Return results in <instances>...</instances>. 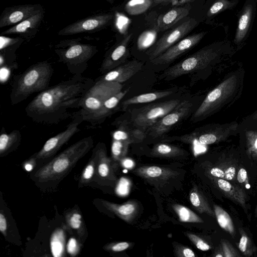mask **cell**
<instances>
[{"mask_svg":"<svg viewBox=\"0 0 257 257\" xmlns=\"http://www.w3.org/2000/svg\"><path fill=\"white\" fill-rule=\"evenodd\" d=\"M94 80L82 75L40 92L27 105L26 113L34 121L44 124H57L70 116L71 109H79L80 104Z\"/></svg>","mask_w":257,"mask_h":257,"instance_id":"1","label":"cell"},{"mask_svg":"<svg viewBox=\"0 0 257 257\" xmlns=\"http://www.w3.org/2000/svg\"><path fill=\"white\" fill-rule=\"evenodd\" d=\"M245 73L242 64L228 72L206 95L192 114L190 121L196 123L202 121L233 105L242 95Z\"/></svg>","mask_w":257,"mask_h":257,"instance_id":"2","label":"cell"},{"mask_svg":"<svg viewBox=\"0 0 257 257\" xmlns=\"http://www.w3.org/2000/svg\"><path fill=\"white\" fill-rule=\"evenodd\" d=\"M232 54V49L228 44L224 42L214 43L168 68L160 75L159 78L171 80L194 73H200L207 77L215 67L221 65Z\"/></svg>","mask_w":257,"mask_h":257,"instance_id":"3","label":"cell"},{"mask_svg":"<svg viewBox=\"0 0 257 257\" xmlns=\"http://www.w3.org/2000/svg\"><path fill=\"white\" fill-rule=\"evenodd\" d=\"M53 73L52 64L43 61L33 64L23 72L15 75L10 93L11 104H17L32 94L48 88Z\"/></svg>","mask_w":257,"mask_h":257,"instance_id":"4","label":"cell"},{"mask_svg":"<svg viewBox=\"0 0 257 257\" xmlns=\"http://www.w3.org/2000/svg\"><path fill=\"white\" fill-rule=\"evenodd\" d=\"M91 136L80 140L38 170L34 177L40 182L56 181L65 176L92 148Z\"/></svg>","mask_w":257,"mask_h":257,"instance_id":"5","label":"cell"},{"mask_svg":"<svg viewBox=\"0 0 257 257\" xmlns=\"http://www.w3.org/2000/svg\"><path fill=\"white\" fill-rule=\"evenodd\" d=\"M97 51L96 46L80 43L76 39L64 40L55 49L59 62L64 64L74 75H82L88 67V61Z\"/></svg>","mask_w":257,"mask_h":257,"instance_id":"6","label":"cell"},{"mask_svg":"<svg viewBox=\"0 0 257 257\" xmlns=\"http://www.w3.org/2000/svg\"><path fill=\"white\" fill-rule=\"evenodd\" d=\"M238 125V122L235 120L224 123H211L197 128L190 133L165 140L179 141L185 143L196 142L203 145L217 144L237 135Z\"/></svg>","mask_w":257,"mask_h":257,"instance_id":"7","label":"cell"},{"mask_svg":"<svg viewBox=\"0 0 257 257\" xmlns=\"http://www.w3.org/2000/svg\"><path fill=\"white\" fill-rule=\"evenodd\" d=\"M122 87L121 83L97 78L82 98L79 110L75 112L86 121L108 98L121 91Z\"/></svg>","mask_w":257,"mask_h":257,"instance_id":"8","label":"cell"},{"mask_svg":"<svg viewBox=\"0 0 257 257\" xmlns=\"http://www.w3.org/2000/svg\"><path fill=\"white\" fill-rule=\"evenodd\" d=\"M182 101L172 99L134 109L131 112V120L136 126L146 132L148 127L173 110Z\"/></svg>","mask_w":257,"mask_h":257,"instance_id":"9","label":"cell"},{"mask_svg":"<svg viewBox=\"0 0 257 257\" xmlns=\"http://www.w3.org/2000/svg\"><path fill=\"white\" fill-rule=\"evenodd\" d=\"M193 103L189 100H183L173 110L162 117L146 130V135L157 138L162 137L171 128L191 114Z\"/></svg>","mask_w":257,"mask_h":257,"instance_id":"10","label":"cell"},{"mask_svg":"<svg viewBox=\"0 0 257 257\" xmlns=\"http://www.w3.org/2000/svg\"><path fill=\"white\" fill-rule=\"evenodd\" d=\"M198 22L190 18L164 34L147 52L149 61L156 58L192 31Z\"/></svg>","mask_w":257,"mask_h":257,"instance_id":"11","label":"cell"},{"mask_svg":"<svg viewBox=\"0 0 257 257\" xmlns=\"http://www.w3.org/2000/svg\"><path fill=\"white\" fill-rule=\"evenodd\" d=\"M72 121L63 131L48 139L42 149L34 155L37 159H45L54 156L77 133L80 131L79 125L83 121L81 117L75 112Z\"/></svg>","mask_w":257,"mask_h":257,"instance_id":"12","label":"cell"},{"mask_svg":"<svg viewBox=\"0 0 257 257\" xmlns=\"http://www.w3.org/2000/svg\"><path fill=\"white\" fill-rule=\"evenodd\" d=\"M240 144L248 158L257 161V110L244 117L237 127Z\"/></svg>","mask_w":257,"mask_h":257,"instance_id":"13","label":"cell"},{"mask_svg":"<svg viewBox=\"0 0 257 257\" xmlns=\"http://www.w3.org/2000/svg\"><path fill=\"white\" fill-rule=\"evenodd\" d=\"M113 18V15L111 14L92 15L67 26L60 30L58 35L68 36L98 32L107 26Z\"/></svg>","mask_w":257,"mask_h":257,"instance_id":"14","label":"cell"},{"mask_svg":"<svg viewBox=\"0 0 257 257\" xmlns=\"http://www.w3.org/2000/svg\"><path fill=\"white\" fill-rule=\"evenodd\" d=\"M206 32L194 34L184 38L160 55L150 61L155 65L168 64L196 46L204 37Z\"/></svg>","mask_w":257,"mask_h":257,"instance_id":"15","label":"cell"},{"mask_svg":"<svg viewBox=\"0 0 257 257\" xmlns=\"http://www.w3.org/2000/svg\"><path fill=\"white\" fill-rule=\"evenodd\" d=\"M44 10L40 4H26L6 8L0 16V28L16 25Z\"/></svg>","mask_w":257,"mask_h":257,"instance_id":"16","label":"cell"},{"mask_svg":"<svg viewBox=\"0 0 257 257\" xmlns=\"http://www.w3.org/2000/svg\"><path fill=\"white\" fill-rule=\"evenodd\" d=\"M133 172L150 184L158 186L168 183L178 175V172L171 169L156 166H141Z\"/></svg>","mask_w":257,"mask_h":257,"instance_id":"17","label":"cell"},{"mask_svg":"<svg viewBox=\"0 0 257 257\" xmlns=\"http://www.w3.org/2000/svg\"><path fill=\"white\" fill-rule=\"evenodd\" d=\"M215 186L227 198L239 205L247 214L248 206L247 196L243 189L239 185L232 184L229 181L208 175Z\"/></svg>","mask_w":257,"mask_h":257,"instance_id":"18","label":"cell"},{"mask_svg":"<svg viewBox=\"0 0 257 257\" xmlns=\"http://www.w3.org/2000/svg\"><path fill=\"white\" fill-rule=\"evenodd\" d=\"M132 37V34L126 35L119 44L106 53L100 68L102 74L124 63L127 55V45Z\"/></svg>","mask_w":257,"mask_h":257,"instance_id":"19","label":"cell"},{"mask_svg":"<svg viewBox=\"0 0 257 257\" xmlns=\"http://www.w3.org/2000/svg\"><path fill=\"white\" fill-rule=\"evenodd\" d=\"M144 63L141 61L132 60L118 66L98 78L106 81L121 83L140 71Z\"/></svg>","mask_w":257,"mask_h":257,"instance_id":"20","label":"cell"},{"mask_svg":"<svg viewBox=\"0 0 257 257\" xmlns=\"http://www.w3.org/2000/svg\"><path fill=\"white\" fill-rule=\"evenodd\" d=\"M44 10L33 16L13 27L3 31L1 35L17 34L28 39L34 36L37 32L44 18Z\"/></svg>","mask_w":257,"mask_h":257,"instance_id":"21","label":"cell"},{"mask_svg":"<svg viewBox=\"0 0 257 257\" xmlns=\"http://www.w3.org/2000/svg\"><path fill=\"white\" fill-rule=\"evenodd\" d=\"M127 121H122L119 124L117 129L112 134V139L126 142L130 144L140 143L147 136L146 133L133 123Z\"/></svg>","mask_w":257,"mask_h":257,"instance_id":"22","label":"cell"},{"mask_svg":"<svg viewBox=\"0 0 257 257\" xmlns=\"http://www.w3.org/2000/svg\"><path fill=\"white\" fill-rule=\"evenodd\" d=\"M128 91V89L121 90L110 96L103 103L100 108L91 115L86 121L93 126L102 123L107 117L114 112L120 100Z\"/></svg>","mask_w":257,"mask_h":257,"instance_id":"23","label":"cell"},{"mask_svg":"<svg viewBox=\"0 0 257 257\" xmlns=\"http://www.w3.org/2000/svg\"><path fill=\"white\" fill-rule=\"evenodd\" d=\"M191 8L190 5L175 7L160 15L157 21L158 31L163 32L173 26L189 14Z\"/></svg>","mask_w":257,"mask_h":257,"instance_id":"24","label":"cell"},{"mask_svg":"<svg viewBox=\"0 0 257 257\" xmlns=\"http://www.w3.org/2000/svg\"><path fill=\"white\" fill-rule=\"evenodd\" d=\"M95 151L97 158L96 169L99 177L102 179L115 180L112 161L107 156L105 145L103 143H98L96 146Z\"/></svg>","mask_w":257,"mask_h":257,"instance_id":"25","label":"cell"},{"mask_svg":"<svg viewBox=\"0 0 257 257\" xmlns=\"http://www.w3.org/2000/svg\"><path fill=\"white\" fill-rule=\"evenodd\" d=\"M102 205L108 210L127 222H130L137 215L138 204L135 201H128L123 204H116L101 200Z\"/></svg>","mask_w":257,"mask_h":257,"instance_id":"26","label":"cell"},{"mask_svg":"<svg viewBox=\"0 0 257 257\" xmlns=\"http://www.w3.org/2000/svg\"><path fill=\"white\" fill-rule=\"evenodd\" d=\"M21 141V134L19 130H15L7 134L4 127L0 136V156L4 157L15 151Z\"/></svg>","mask_w":257,"mask_h":257,"instance_id":"27","label":"cell"},{"mask_svg":"<svg viewBox=\"0 0 257 257\" xmlns=\"http://www.w3.org/2000/svg\"><path fill=\"white\" fill-rule=\"evenodd\" d=\"M174 91L166 90L141 94L124 100L121 103L122 109L125 110L131 105L152 102L172 95Z\"/></svg>","mask_w":257,"mask_h":257,"instance_id":"28","label":"cell"},{"mask_svg":"<svg viewBox=\"0 0 257 257\" xmlns=\"http://www.w3.org/2000/svg\"><path fill=\"white\" fill-rule=\"evenodd\" d=\"M252 9L251 5H246L240 15L234 39L237 45L240 44L246 36L252 18Z\"/></svg>","mask_w":257,"mask_h":257,"instance_id":"29","label":"cell"},{"mask_svg":"<svg viewBox=\"0 0 257 257\" xmlns=\"http://www.w3.org/2000/svg\"><path fill=\"white\" fill-rule=\"evenodd\" d=\"M189 199L194 208L200 213H206L212 217H215V213L203 194L194 186L189 194Z\"/></svg>","mask_w":257,"mask_h":257,"instance_id":"30","label":"cell"},{"mask_svg":"<svg viewBox=\"0 0 257 257\" xmlns=\"http://www.w3.org/2000/svg\"><path fill=\"white\" fill-rule=\"evenodd\" d=\"M187 153L177 146L165 143H159L153 147L151 154L156 157L175 158L183 156Z\"/></svg>","mask_w":257,"mask_h":257,"instance_id":"31","label":"cell"},{"mask_svg":"<svg viewBox=\"0 0 257 257\" xmlns=\"http://www.w3.org/2000/svg\"><path fill=\"white\" fill-rule=\"evenodd\" d=\"M238 231L240 235L238 248L241 254L244 256H253L257 252V247L253 240L247 231L242 227H239Z\"/></svg>","mask_w":257,"mask_h":257,"instance_id":"32","label":"cell"},{"mask_svg":"<svg viewBox=\"0 0 257 257\" xmlns=\"http://www.w3.org/2000/svg\"><path fill=\"white\" fill-rule=\"evenodd\" d=\"M213 210L220 227L228 232L232 237L235 236V229L232 220L229 214L220 206L214 204Z\"/></svg>","mask_w":257,"mask_h":257,"instance_id":"33","label":"cell"},{"mask_svg":"<svg viewBox=\"0 0 257 257\" xmlns=\"http://www.w3.org/2000/svg\"><path fill=\"white\" fill-rule=\"evenodd\" d=\"M65 220L67 225L75 230L79 236H83L86 232L85 224L80 212L74 209L65 215Z\"/></svg>","mask_w":257,"mask_h":257,"instance_id":"34","label":"cell"},{"mask_svg":"<svg viewBox=\"0 0 257 257\" xmlns=\"http://www.w3.org/2000/svg\"><path fill=\"white\" fill-rule=\"evenodd\" d=\"M65 240L64 232L61 228H57L53 232L50 239V247L54 256L63 255Z\"/></svg>","mask_w":257,"mask_h":257,"instance_id":"35","label":"cell"},{"mask_svg":"<svg viewBox=\"0 0 257 257\" xmlns=\"http://www.w3.org/2000/svg\"><path fill=\"white\" fill-rule=\"evenodd\" d=\"M181 222L190 223H203V220L194 212L187 207L180 204L172 205Z\"/></svg>","mask_w":257,"mask_h":257,"instance_id":"36","label":"cell"},{"mask_svg":"<svg viewBox=\"0 0 257 257\" xmlns=\"http://www.w3.org/2000/svg\"><path fill=\"white\" fill-rule=\"evenodd\" d=\"M208 175L227 181H234L236 179V168L234 166L213 167L209 168Z\"/></svg>","mask_w":257,"mask_h":257,"instance_id":"37","label":"cell"},{"mask_svg":"<svg viewBox=\"0 0 257 257\" xmlns=\"http://www.w3.org/2000/svg\"><path fill=\"white\" fill-rule=\"evenodd\" d=\"M153 0H130L124 7L126 13L138 15L145 13L153 5Z\"/></svg>","mask_w":257,"mask_h":257,"instance_id":"38","label":"cell"},{"mask_svg":"<svg viewBox=\"0 0 257 257\" xmlns=\"http://www.w3.org/2000/svg\"><path fill=\"white\" fill-rule=\"evenodd\" d=\"M129 145L126 142L112 139L111 152L114 162H120L125 157Z\"/></svg>","mask_w":257,"mask_h":257,"instance_id":"39","label":"cell"},{"mask_svg":"<svg viewBox=\"0 0 257 257\" xmlns=\"http://www.w3.org/2000/svg\"><path fill=\"white\" fill-rule=\"evenodd\" d=\"M97 158L95 151L90 161L85 166L81 175L80 182L83 184L89 182L92 179L96 169Z\"/></svg>","mask_w":257,"mask_h":257,"instance_id":"40","label":"cell"},{"mask_svg":"<svg viewBox=\"0 0 257 257\" xmlns=\"http://www.w3.org/2000/svg\"><path fill=\"white\" fill-rule=\"evenodd\" d=\"M155 32L149 31L142 34L138 41V46L140 50H145L151 46L156 38Z\"/></svg>","mask_w":257,"mask_h":257,"instance_id":"41","label":"cell"},{"mask_svg":"<svg viewBox=\"0 0 257 257\" xmlns=\"http://www.w3.org/2000/svg\"><path fill=\"white\" fill-rule=\"evenodd\" d=\"M233 6V3L228 0H217L210 8L207 13V16H213L225 9L232 7Z\"/></svg>","mask_w":257,"mask_h":257,"instance_id":"42","label":"cell"},{"mask_svg":"<svg viewBox=\"0 0 257 257\" xmlns=\"http://www.w3.org/2000/svg\"><path fill=\"white\" fill-rule=\"evenodd\" d=\"M220 244L224 257H240L242 255L227 240L222 239Z\"/></svg>","mask_w":257,"mask_h":257,"instance_id":"43","label":"cell"},{"mask_svg":"<svg viewBox=\"0 0 257 257\" xmlns=\"http://www.w3.org/2000/svg\"><path fill=\"white\" fill-rule=\"evenodd\" d=\"M185 234L198 249L207 251L211 248V246L207 242L197 235L188 232H186Z\"/></svg>","mask_w":257,"mask_h":257,"instance_id":"44","label":"cell"},{"mask_svg":"<svg viewBox=\"0 0 257 257\" xmlns=\"http://www.w3.org/2000/svg\"><path fill=\"white\" fill-rule=\"evenodd\" d=\"M174 252L176 256L179 257H195V252L190 248L182 245H175Z\"/></svg>","mask_w":257,"mask_h":257,"instance_id":"45","label":"cell"},{"mask_svg":"<svg viewBox=\"0 0 257 257\" xmlns=\"http://www.w3.org/2000/svg\"><path fill=\"white\" fill-rule=\"evenodd\" d=\"M131 246L127 242H112L106 244L104 248L105 250L114 252H119L127 249Z\"/></svg>","mask_w":257,"mask_h":257,"instance_id":"46","label":"cell"},{"mask_svg":"<svg viewBox=\"0 0 257 257\" xmlns=\"http://www.w3.org/2000/svg\"><path fill=\"white\" fill-rule=\"evenodd\" d=\"M236 180L242 188H248L250 187L247 173L244 168L240 167L238 169L236 174Z\"/></svg>","mask_w":257,"mask_h":257,"instance_id":"47","label":"cell"},{"mask_svg":"<svg viewBox=\"0 0 257 257\" xmlns=\"http://www.w3.org/2000/svg\"><path fill=\"white\" fill-rule=\"evenodd\" d=\"M66 249L67 252L72 256H76L80 250V245L77 240L74 237H71L68 240Z\"/></svg>","mask_w":257,"mask_h":257,"instance_id":"48","label":"cell"},{"mask_svg":"<svg viewBox=\"0 0 257 257\" xmlns=\"http://www.w3.org/2000/svg\"><path fill=\"white\" fill-rule=\"evenodd\" d=\"M8 224L5 215L1 212L0 213V231L4 236H7Z\"/></svg>","mask_w":257,"mask_h":257,"instance_id":"49","label":"cell"},{"mask_svg":"<svg viewBox=\"0 0 257 257\" xmlns=\"http://www.w3.org/2000/svg\"><path fill=\"white\" fill-rule=\"evenodd\" d=\"M120 162L122 166L127 169H130L134 166V162L132 160L125 158V157L121 159Z\"/></svg>","mask_w":257,"mask_h":257,"instance_id":"50","label":"cell"},{"mask_svg":"<svg viewBox=\"0 0 257 257\" xmlns=\"http://www.w3.org/2000/svg\"><path fill=\"white\" fill-rule=\"evenodd\" d=\"M212 256L214 257H224L222 247L220 244L215 248Z\"/></svg>","mask_w":257,"mask_h":257,"instance_id":"51","label":"cell"},{"mask_svg":"<svg viewBox=\"0 0 257 257\" xmlns=\"http://www.w3.org/2000/svg\"><path fill=\"white\" fill-rule=\"evenodd\" d=\"M36 159L33 157L32 158V161H30L27 163L25 164L24 168L25 169L28 171H30L32 170L33 168V165L32 163H33Z\"/></svg>","mask_w":257,"mask_h":257,"instance_id":"52","label":"cell"},{"mask_svg":"<svg viewBox=\"0 0 257 257\" xmlns=\"http://www.w3.org/2000/svg\"><path fill=\"white\" fill-rule=\"evenodd\" d=\"M169 1H170V0H153V5L155 6V5H159V4H160L163 3L167 2Z\"/></svg>","mask_w":257,"mask_h":257,"instance_id":"53","label":"cell"},{"mask_svg":"<svg viewBox=\"0 0 257 257\" xmlns=\"http://www.w3.org/2000/svg\"><path fill=\"white\" fill-rule=\"evenodd\" d=\"M192 0H179L177 5H182Z\"/></svg>","mask_w":257,"mask_h":257,"instance_id":"54","label":"cell"},{"mask_svg":"<svg viewBox=\"0 0 257 257\" xmlns=\"http://www.w3.org/2000/svg\"><path fill=\"white\" fill-rule=\"evenodd\" d=\"M254 216L255 218H257V204L256 205V207L255 208V209H254Z\"/></svg>","mask_w":257,"mask_h":257,"instance_id":"55","label":"cell"},{"mask_svg":"<svg viewBox=\"0 0 257 257\" xmlns=\"http://www.w3.org/2000/svg\"><path fill=\"white\" fill-rule=\"evenodd\" d=\"M106 1L110 3H112L114 1V0H106Z\"/></svg>","mask_w":257,"mask_h":257,"instance_id":"56","label":"cell"}]
</instances>
